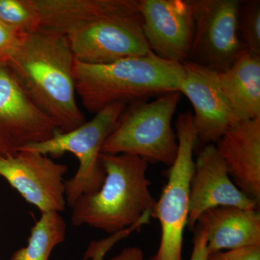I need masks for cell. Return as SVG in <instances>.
Returning a JSON list of instances; mask_svg holds the SVG:
<instances>
[{"label": "cell", "mask_w": 260, "mask_h": 260, "mask_svg": "<svg viewBox=\"0 0 260 260\" xmlns=\"http://www.w3.org/2000/svg\"><path fill=\"white\" fill-rule=\"evenodd\" d=\"M105 179L93 194L80 196L72 210L75 226L87 225L113 234L151 212L155 200L147 177L148 162L130 154L101 153Z\"/></svg>", "instance_id": "277c9868"}, {"label": "cell", "mask_w": 260, "mask_h": 260, "mask_svg": "<svg viewBox=\"0 0 260 260\" xmlns=\"http://www.w3.org/2000/svg\"><path fill=\"white\" fill-rule=\"evenodd\" d=\"M218 83L239 121L260 118V56L246 49L230 68L218 73Z\"/></svg>", "instance_id": "2e32d148"}, {"label": "cell", "mask_w": 260, "mask_h": 260, "mask_svg": "<svg viewBox=\"0 0 260 260\" xmlns=\"http://www.w3.org/2000/svg\"><path fill=\"white\" fill-rule=\"evenodd\" d=\"M182 76V64L153 52L107 64L75 60L73 67L75 91L85 109L95 114L115 103L128 105L179 91Z\"/></svg>", "instance_id": "3957f363"}, {"label": "cell", "mask_w": 260, "mask_h": 260, "mask_svg": "<svg viewBox=\"0 0 260 260\" xmlns=\"http://www.w3.org/2000/svg\"><path fill=\"white\" fill-rule=\"evenodd\" d=\"M198 222L206 227L208 254L260 245V214L257 210L218 207L206 210Z\"/></svg>", "instance_id": "9a60e30c"}, {"label": "cell", "mask_w": 260, "mask_h": 260, "mask_svg": "<svg viewBox=\"0 0 260 260\" xmlns=\"http://www.w3.org/2000/svg\"><path fill=\"white\" fill-rule=\"evenodd\" d=\"M207 260H260V245L212 253Z\"/></svg>", "instance_id": "44dd1931"}, {"label": "cell", "mask_w": 260, "mask_h": 260, "mask_svg": "<svg viewBox=\"0 0 260 260\" xmlns=\"http://www.w3.org/2000/svg\"><path fill=\"white\" fill-rule=\"evenodd\" d=\"M150 51L165 60L189 61L194 20L190 0H139Z\"/></svg>", "instance_id": "8fae6325"}, {"label": "cell", "mask_w": 260, "mask_h": 260, "mask_svg": "<svg viewBox=\"0 0 260 260\" xmlns=\"http://www.w3.org/2000/svg\"><path fill=\"white\" fill-rule=\"evenodd\" d=\"M151 215L149 212L145 213L142 218L134 225L121 232L111 234L109 237L99 240H93L89 243L83 260H104L108 252L114 247L121 239L129 237L132 233L136 232L141 229L143 225L150 223Z\"/></svg>", "instance_id": "ffe728a7"}, {"label": "cell", "mask_w": 260, "mask_h": 260, "mask_svg": "<svg viewBox=\"0 0 260 260\" xmlns=\"http://www.w3.org/2000/svg\"><path fill=\"white\" fill-rule=\"evenodd\" d=\"M179 91L169 92L153 102L140 101L126 106L110 135L102 153L136 155L148 164L170 167L178 153L172 119L180 102Z\"/></svg>", "instance_id": "5b68a950"}, {"label": "cell", "mask_w": 260, "mask_h": 260, "mask_svg": "<svg viewBox=\"0 0 260 260\" xmlns=\"http://www.w3.org/2000/svg\"><path fill=\"white\" fill-rule=\"evenodd\" d=\"M75 61L64 36L39 29L22 35L6 61L24 92L56 123L59 133L85 122L75 99Z\"/></svg>", "instance_id": "7a4b0ae2"}, {"label": "cell", "mask_w": 260, "mask_h": 260, "mask_svg": "<svg viewBox=\"0 0 260 260\" xmlns=\"http://www.w3.org/2000/svg\"><path fill=\"white\" fill-rule=\"evenodd\" d=\"M0 21L22 35L37 31L41 18L36 0H0Z\"/></svg>", "instance_id": "ac0fdd59"}, {"label": "cell", "mask_w": 260, "mask_h": 260, "mask_svg": "<svg viewBox=\"0 0 260 260\" xmlns=\"http://www.w3.org/2000/svg\"><path fill=\"white\" fill-rule=\"evenodd\" d=\"M126 106L124 103L111 104L76 129L63 133L58 132L49 140L22 149L52 157L70 153L78 158V171L74 177L64 181L65 199L70 208L82 195L93 194L102 187L106 176L100 160L103 145Z\"/></svg>", "instance_id": "52a82bcc"}, {"label": "cell", "mask_w": 260, "mask_h": 260, "mask_svg": "<svg viewBox=\"0 0 260 260\" xmlns=\"http://www.w3.org/2000/svg\"><path fill=\"white\" fill-rule=\"evenodd\" d=\"M237 31L244 49L260 56V1H241Z\"/></svg>", "instance_id": "d6986e66"}, {"label": "cell", "mask_w": 260, "mask_h": 260, "mask_svg": "<svg viewBox=\"0 0 260 260\" xmlns=\"http://www.w3.org/2000/svg\"><path fill=\"white\" fill-rule=\"evenodd\" d=\"M40 29L64 36L75 59L107 64L152 52L139 0H36Z\"/></svg>", "instance_id": "6da1fadb"}, {"label": "cell", "mask_w": 260, "mask_h": 260, "mask_svg": "<svg viewBox=\"0 0 260 260\" xmlns=\"http://www.w3.org/2000/svg\"><path fill=\"white\" fill-rule=\"evenodd\" d=\"M193 249L190 260H207L208 251V232L206 227L198 222L194 229Z\"/></svg>", "instance_id": "603a6c76"}, {"label": "cell", "mask_w": 260, "mask_h": 260, "mask_svg": "<svg viewBox=\"0 0 260 260\" xmlns=\"http://www.w3.org/2000/svg\"><path fill=\"white\" fill-rule=\"evenodd\" d=\"M259 204L233 182L215 145L208 144L198 153L189 186L187 227L193 231L206 210L218 207L257 210Z\"/></svg>", "instance_id": "4fadbf2b"}, {"label": "cell", "mask_w": 260, "mask_h": 260, "mask_svg": "<svg viewBox=\"0 0 260 260\" xmlns=\"http://www.w3.org/2000/svg\"><path fill=\"white\" fill-rule=\"evenodd\" d=\"M194 20L189 61L222 73L244 50L237 31L239 0H190Z\"/></svg>", "instance_id": "ba28073f"}, {"label": "cell", "mask_w": 260, "mask_h": 260, "mask_svg": "<svg viewBox=\"0 0 260 260\" xmlns=\"http://www.w3.org/2000/svg\"><path fill=\"white\" fill-rule=\"evenodd\" d=\"M181 64L179 92L186 95L194 109L198 142L215 145L239 119L220 88L216 71L190 61Z\"/></svg>", "instance_id": "7c38bea8"}, {"label": "cell", "mask_w": 260, "mask_h": 260, "mask_svg": "<svg viewBox=\"0 0 260 260\" xmlns=\"http://www.w3.org/2000/svg\"><path fill=\"white\" fill-rule=\"evenodd\" d=\"M59 132L24 92L6 62L0 61V155H14Z\"/></svg>", "instance_id": "9c48e42d"}, {"label": "cell", "mask_w": 260, "mask_h": 260, "mask_svg": "<svg viewBox=\"0 0 260 260\" xmlns=\"http://www.w3.org/2000/svg\"><path fill=\"white\" fill-rule=\"evenodd\" d=\"M109 260H144V254L138 246H128Z\"/></svg>", "instance_id": "cb8c5ba5"}, {"label": "cell", "mask_w": 260, "mask_h": 260, "mask_svg": "<svg viewBox=\"0 0 260 260\" xmlns=\"http://www.w3.org/2000/svg\"><path fill=\"white\" fill-rule=\"evenodd\" d=\"M67 223L60 213H42L30 229L28 245L12 254L10 260H49L54 248L64 242Z\"/></svg>", "instance_id": "e0dca14e"}, {"label": "cell", "mask_w": 260, "mask_h": 260, "mask_svg": "<svg viewBox=\"0 0 260 260\" xmlns=\"http://www.w3.org/2000/svg\"><path fill=\"white\" fill-rule=\"evenodd\" d=\"M21 37L22 34L0 21V61L6 62L16 49Z\"/></svg>", "instance_id": "7402d4cb"}, {"label": "cell", "mask_w": 260, "mask_h": 260, "mask_svg": "<svg viewBox=\"0 0 260 260\" xmlns=\"http://www.w3.org/2000/svg\"><path fill=\"white\" fill-rule=\"evenodd\" d=\"M68 171V166L37 151L21 150L0 155V177L42 213L65 210L64 176Z\"/></svg>", "instance_id": "30bf717a"}, {"label": "cell", "mask_w": 260, "mask_h": 260, "mask_svg": "<svg viewBox=\"0 0 260 260\" xmlns=\"http://www.w3.org/2000/svg\"><path fill=\"white\" fill-rule=\"evenodd\" d=\"M178 153L169 167L168 181L151 218L158 219L161 229L158 251L150 260H182L184 233L189 216V186L194 170L193 158L198 144L192 113H181L175 121Z\"/></svg>", "instance_id": "8992f818"}, {"label": "cell", "mask_w": 260, "mask_h": 260, "mask_svg": "<svg viewBox=\"0 0 260 260\" xmlns=\"http://www.w3.org/2000/svg\"><path fill=\"white\" fill-rule=\"evenodd\" d=\"M236 186L260 203V118L239 121L215 145Z\"/></svg>", "instance_id": "5bb4252c"}]
</instances>
